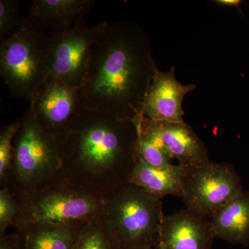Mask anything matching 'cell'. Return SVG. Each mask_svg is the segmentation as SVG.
Segmentation results:
<instances>
[{
	"label": "cell",
	"instance_id": "obj_1",
	"mask_svg": "<svg viewBox=\"0 0 249 249\" xmlns=\"http://www.w3.org/2000/svg\"><path fill=\"white\" fill-rule=\"evenodd\" d=\"M150 40L138 23L121 19L93 46L79 88L80 107L134 121L142 107L157 67Z\"/></svg>",
	"mask_w": 249,
	"mask_h": 249
},
{
	"label": "cell",
	"instance_id": "obj_2",
	"mask_svg": "<svg viewBox=\"0 0 249 249\" xmlns=\"http://www.w3.org/2000/svg\"><path fill=\"white\" fill-rule=\"evenodd\" d=\"M55 138L69 182L98 194L129 183L138 157L134 121L81 107Z\"/></svg>",
	"mask_w": 249,
	"mask_h": 249
},
{
	"label": "cell",
	"instance_id": "obj_3",
	"mask_svg": "<svg viewBox=\"0 0 249 249\" xmlns=\"http://www.w3.org/2000/svg\"><path fill=\"white\" fill-rule=\"evenodd\" d=\"M66 181L55 136L39 124L29 107L18 120L6 186L18 198Z\"/></svg>",
	"mask_w": 249,
	"mask_h": 249
},
{
	"label": "cell",
	"instance_id": "obj_4",
	"mask_svg": "<svg viewBox=\"0 0 249 249\" xmlns=\"http://www.w3.org/2000/svg\"><path fill=\"white\" fill-rule=\"evenodd\" d=\"M103 195L101 217L121 249L155 247L165 217L163 198L129 182Z\"/></svg>",
	"mask_w": 249,
	"mask_h": 249
},
{
	"label": "cell",
	"instance_id": "obj_5",
	"mask_svg": "<svg viewBox=\"0 0 249 249\" xmlns=\"http://www.w3.org/2000/svg\"><path fill=\"white\" fill-rule=\"evenodd\" d=\"M49 47V36L27 17L20 29L1 39L0 75L13 97L30 103L48 82Z\"/></svg>",
	"mask_w": 249,
	"mask_h": 249
},
{
	"label": "cell",
	"instance_id": "obj_6",
	"mask_svg": "<svg viewBox=\"0 0 249 249\" xmlns=\"http://www.w3.org/2000/svg\"><path fill=\"white\" fill-rule=\"evenodd\" d=\"M18 199L20 211L14 225L17 230L35 224L69 226L88 222L101 217L104 203L103 194L67 181Z\"/></svg>",
	"mask_w": 249,
	"mask_h": 249
},
{
	"label": "cell",
	"instance_id": "obj_7",
	"mask_svg": "<svg viewBox=\"0 0 249 249\" xmlns=\"http://www.w3.org/2000/svg\"><path fill=\"white\" fill-rule=\"evenodd\" d=\"M109 27L106 21L89 27L83 19L71 29L52 31L48 55L51 77L80 88L86 76L91 49Z\"/></svg>",
	"mask_w": 249,
	"mask_h": 249
},
{
	"label": "cell",
	"instance_id": "obj_8",
	"mask_svg": "<svg viewBox=\"0 0 249 249\" xmlns=\"http://www.w3.org/2000/svg\"><path fill=\"white\" fill-rule=\"evenodd\" d=\"M243 191L231 165L209 160L188 168L181 199L186 209L211 218Z\"/></svg>",
	"mask_w": 249,
	"mask_h": 249
},
{
	"label": "cell",
	"instance_id": "obj_9",
	"mask_svg": "<svg viewBox=\"0 0 249 249\" xmlns=\"http://www.w3.org/2000/svg\"><path fill=\"white\" fill-rule=\"evenodd\" d=\"M39 124L55 136L80 110L79 88L51 77L30 103Z\"/></svg>",
	"mask_w": 249,
	"mask_h": 249
},
{
	"label": "cell",
	"instance_id": "obj_10",
	"mask_svg": "<svg viewBox=\"0 0 249 249\" xmlns=\"http://www.w3.org/2000/svg\"><path fill=\"white\" fill-rule=\"evenodd\" d=\"M214 237L209 217L188 209L165 215L155 249H211Z\"/></svg>",
	"mask_w": 249,
	"mask_h": 249
},
{
	"label": "cell",
	"instance_id": "obj_11",
	"mask_svg": "<svg viewBox=\"0 0 249 249\" xmlns=\"http://www.w3.org/2000/svg\"><path fill=\"white\" fill-rule=\"evenodd\" d=\"M196 89L195 84L183 85L175 76V67L161 71L156 67L142 115L157 122L182 123L183 101Z\"/></svg>",
	"mask_w": 249,
	"mask_h": 249
},
{
	"label": "cell",
	"instance_id": "obj_12",
	"mask_svg": "<svg viewBox=\"0 0 249 249\" xmlns=\"http://www.w3.org/2000/svg\"><path fill=\"white\" fill-rule=\"evenodd\" d=\"M146 119L173 160H178V164L191 168L209 160V151L204 142L188 124L184 122H157Z\"/></svg>",
	"mask_w": 249,
	"mask_h": 249
},
{
	"label": "cell",
	"instance_id": "obj_13",
	"mask_svg": "<svg viewBox=\"0 0 249 249\" xmlns=\"http://www.w3.org/2000/svg\"><path fill=\"white\" fill-rule=\"evenodd\" d=\"M93 0H36L27 18L34 27L42 30L62 31L71 29L88 14Z\"/></svg>",
	"mask_w": 249,
	"mask_h": 249
},
{
	"label": "cell",
	"instance_id": "obj_14",
	"mask_svg": "<svg viewBox=\"0 0 249 249\" xmlns=\"http://www.w3.org/2000/svg\"><path fill=\"white\" fill-rule=\"evenodd\" d=\"M188 168L179 164L155 168L137 157L129 182L163 198L167 196L182 197L183 183Z\"/></svg>",
	"mask_w": 249,
	"mask_h": 249
},
{
	"label": "cell",
	"instance_id": "obj_15",
	"mask_svg": "<svg viewBox=\"0 0 249 249\" xmlns=\"http://www.w3.org/2000/svg\"><path fill=\"white\" fill-rule=\"evenodd\" d=\"M214 237L234 245L249 244V191L242 192L211 218Z\"/></svg>",
	"mask_w": 249,
	"mask_h": 249
},
{
	"label": "cell",
	"instance_id": "obj_16",
	"mask_svg": "<svg viewBox=\"0 0 249 249\" xmlns=\"http://www.w3.org/2000/svg\"><path fill=\"white\" fill-rule=\"evenodd\" d=\"M85 223L69 226L35 224L18 229L17 232L24 237L26 249H73Z\"/></svg>",
	"mask_w": 249,
	"mask_h": 249
},
{
	"label": "cell",
	"instance_id": "obj_17",
	"mask_svg": "<svg viewBox=\"0 0 249 249\" xmlns=\"http://www.w3.org/2000/svg\"><path fill=\"white\" fill-rule=\"evenodd\" d=\"M73 249H122L101 217L85 223Z\"/></svg>",
	"mask_w": 249,
	"mask_h": 249
},
{
	"label": "cell",
	"instance_id": "obj_18",
	"mask_svg": "<svg viewBox=\"0 0 249 249\" xmlns=\"http://www.w3.org/2000/svg\"><path fill=\"white\" fill-rule=\"evenodd\" d=\"M20 2L18 0L0 1V37L12 35L24 26L26 17L20 14Z\"/></svg>",
	"mask_w": 249,
	"mask_h": 249
},
{
	"label": "cell",
	"instance_id": "obj_19",
	"mask_svg": "<svg viewBox=\"0 0 249 249\" xmlns=\"http://www.w3.org/2000/svg\"><path fill=\"white\" fill-rule=\"evenodd\" d=\"M18 121L4 126L0 131V182L6 186L13 159V141L17 131Z\"/></svg>",
	"mask_w": 249,
	"mask_h": 249
},
{
	"label": "cell",
	"instance_id": "obj_20",
	"mask_svg": "<svg viewBox=\"0 0 249 249\" xmlns=\"http://www.w3.org/2000/svg\"><path fill=\"white\" fill-rule=\"evenodd\" d=\"M19 201L9 187L1 186L0 190V233L4 235L6 229L14 226L19 213Z\"/></svg>",
	"mask_w": 249,
	"mask_h": 249
},
{
	"label": "cell",
	"instance_id": "obj_21",
	"mask_svg": "<svg viewBox=\"0 0 249 249\" xmlns=\"http://www.w3.org/2000/svg\"><path fill=\"white\" fill-rule=\"evenodd\" d=\"M0 249H26L24 237L18 232L14 235H1Z\"/></svg>",
	"mask_w": 249,
	"mask_h": 249
},
{
	"label": "cell",
	"instance_id": "obj_22",
	"mask_svg": "<svg viewBox=\"0 0 249 249\" xmlns=\"http://www.w3.org/2000/svg\"><path fill=\"white\" fill-rule=\"evenodd\" d=\"M214 2L218 4L224 5V6H237V7H238L242 1H240V0H217V1H214Z\"/></svg>",
	"mask_w": 249,
	"mask_h": 249
},
{
	"label": "cell",
	"instance_id": "obj_23",
	"mask_svg": "<svg viewBox=\"0 0 249 249\" xmlns=\"http://www.w3.org/2000/svg\"><path fill=\"white\" fill-rule=\"evenodd\" d=\"M133 249H154V247H151V246H147V247H139V248H136Z\"/></svg>",
	"mask_w": 249,
	"mask_h": 249
}]
</instances>
